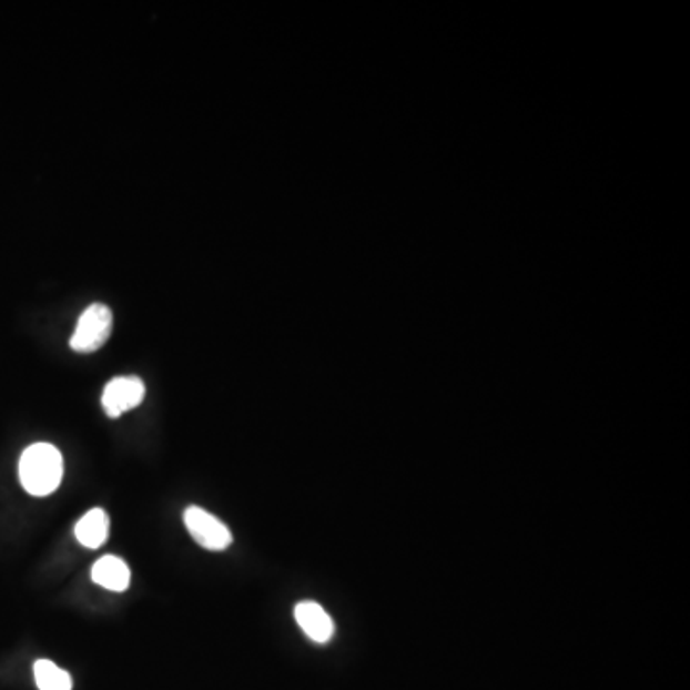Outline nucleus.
Here are the masks:
<instances>
[{
  "mask_svg": "<svg viewBox=\"0 0 690 690\" xmlns=\"http://www.w3.org/2000/svg\"><path fill=\"white\" fill-rule=\"evenodd\" d=\"M92 581L108 591H128L131 585V570L128 562L118 557H102L92 566Z\"/></svg>",
  "mask_w": 690,
  "mask_h": 690,
  "instance_id": "6",
  "label": "nucleus"
},
{
  "mask_svg": "<svg viewBox=\"0 0 690 690\" xmlns=\"http://www.w3.org/2000/svg\"><path fill=\"white\" fill-rule=\"evenodd\" d=\"M113 328V315L104 303H92L79 317L78 328L71 336V349L78 353H92L106 344Z\"/></svg>",
  "mask_w": 690,
  "mask_h": 690,
  "instance_id": "2",
  "label": "nucleus"
},
{
  "mask_svg": "<svg viewBox=\"0 0 690 690\" xmlns=\"http://www.w3.org/2000/svg\"><path fill=\"white\" fill-rule=\"evenodd\" d=\"M144 395H146V388H144V382L141 378L120 376V378L108 382L104 394H102V407L110 418H118L128 410L136 409L144 402Z\"/></svg>",
  "mask_w": 690,
  "mask_h": 690,
  "instance_id": "4",
  "label": "nucleus"
},
{
  "mask_svg": "<svg viewBox=\"0 0 690 690\" xmlns=\"http://www.w3.org/2000/svg\"><path fill=\"white\" fill-rule=\"evenodd\" d=\"M110 534V520L102 508L89 510L75 526V537L87 549H99L106 542Z\"/></svg>",
  "mask_w": 690,
  "mask_h": 690,
  "instance_id": "7",
  "label": "nucleus"
},
{
  "mask_svg": "<svg viewBox=\"0 0 690 690\" xmlns=\"http://www.w3.org/2000/svg\"><path fill=\"white\" fill-rule=\"evenodd\" d=\"M35 683L39 690H71V677L64 669L58 668L57 663L50 660H39L33 666Z\"/></svg>",
  "mask_w": 690,
  "mask_h": 690,
  "instance_id": "8",
  "label": "nucleus"
},
{
  "mask_svg": "<svg viewBox=\"0 0 690 690\" xmlns=\"http://www.w3.org/2000/svg\"><path fill=\"white\" fill-rule=\"evenodd\" d=\"M64 476V460L54 445L35 444L20 458V481L28 494L47 497L54 494Z\"/></svg>",
  "mask_w": 690,
  "mask_h": 690,
  "instance_id": "1",
  "label": "nucleus"
},
{
  "mask_svg": "<svg viewBox=\"0 0 690 690\" xmlns=\"http://www.w3.org/2000/svg\"><path fill=\"white\" fill-rule=\"evenodd\" d=\"M296 621L303 629V633L310 637L311 641L328 642L334 635V621L331 616L324 612V608L317 602H300L294 610Z\"/></svg>",
  "mask_w": 690,
  "mask_h": 690,
  "instance_id": "5",
  "label": "nucleus"
},
{
  "mask_svg": "<svg viewBox=\"0 0 690 690\" xmlns=\"http://www.w3.org/2000/svg\"><path fill=\"white\" fill-rule=\"evenodd\" d=\"M184 526L194 541L207 550H225L231 547L233 536L223 521L205 513L204 508L191 507L184 510Z\"/></svg>",
  "mask_w": 690,
  "mask_h": 690,
  "instance_id": "3",
  "label": "nucleus"
}]
</instances>
